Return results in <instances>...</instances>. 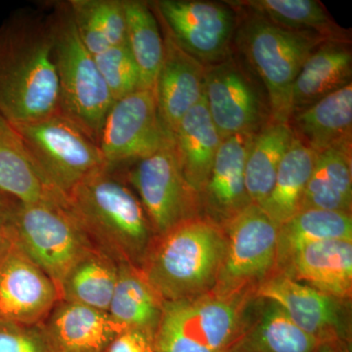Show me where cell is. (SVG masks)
Here are the masks:
<instances>
[{
	"instance_id": "1",
	"label": "cell",
	"mask_w": 352,
	"mask_h": 352,
	"mask_svg": "<svg viewBox=\"0 0 352 352\" xmlns=\"http://www.w3.org/2000/svg\"><path fill=\"white\" fill-rule=\"evenodd\" d=\"M60 113V90L47 15L11 14L0 25V116L24 124Z\"/></svg>"
},
{
	"instance_id": "2",
	"label": "cell",
	"mask_w": 352,
	"mask_h": 352,
	"mask_svg": "<svg viewBox=\"0 0 352 352\" xmlns=\"http://www.w3.org/2000/svg\"><path fill=\"white\" fill-rule=\"evenodd\" d=\"M66 200L97 248L118 263L140 268L155 234L138 196L111 168L88 175Z\"/></svg>"
},
{
	"instance_id": "3",
	"label": "cell",
	"mask_w": 352,
	"mask_h": 352,
	"mask_svg": "<svg viewBox=\"0 0 352 352\" xmlns=\"http://www.w3.org/2000/svg\"><path fill=\"white\" fill-rule=\"evenodd\" d=\"M226 249L214 221L190 217L157 236L140 270L164 302L197 298L217 284Z\"/></svg>"
},
{
	"instance_id": "4",
	"label": "cell",
	"mask_w": 352,
	"mask_h": 352,
	"mask_svg": "<svg viewBox=\"0 0 352 352\" xmlns=\"http://www.w3.org/2000/svg\"><path fill=\"white\" fill-rule=\"evenodd\" d=\"M47 14L60 90V113L98 144L113 98L94 56L76 31L68 1L52 4Z\"/></svg>"
},
{
	"instance_id": "5",
	"label": "cell",
	"mask_w": 352,
	"mask_h": 352,
	"mask_svg": "<svg viewBox=\"0 0 352 352\" xmlns=\"http://www.w3.org/2000/svg\"><path fill=\"white\" fill-rule=\"evenodd\" d=\"M7 217L14 242L54 282L59 294L69 271L96 247L67 200L23 203L8 196Z\"/></svg>"
},
{
	"instance_id": "6",
	"label": "cell",
	"mask_w": 352,
	"mask_h": 352,
	"mask_svg": "<svg viewBox=\"0 0 352 352\" xmlns=\"http://www.w3.org/2000/svg\"><path fill=\"white\" fill-rule=\"evenodd\" d=\"M245 20L240 43L267 91L270 120L289 124L294 82L307 58L326 39L278 27L252 13Z\"/></svg>"
},
{
	"instance_id": "7",
	"label": "cell",
	"mask_w": 352,
	"mask_h": 352,
	"mask_svg": "<svg viewBox=\"0 0 352 352\" xmlns=\"http://www.w3.org/2000/svg\"><path fill=\"white\" fill-rule=\"evenodd\" d=\"M240 305L239 293L164 302L156 352H230L244 332Z\"/></svg>"
},
{
	"instance_id": "8",
	"label": "cell",
	"mask_w": 352,
	"mask_h": 352,
	"mask_svg": "<svg viewBox=\"0 0 352 352\" xmlns=\"http://www.w3.org/2000/svg\"><path fill=\"white\" fill-rule=\"evenodd\" d=\"M11 124L43 179L65 198L88 175L109 168L98 145L63 113Z\"/></svg>"
},
{
	"instance_id": "9",
	"label": "cell",
	"mask_w": 352,
	"mask_h": 352,
	"mask_svg": "<svg viewBox=\"0 0 352 352\" xmlns=\"http://www.w3.org/2000/svg\"><path fill=\"white\" fill-rule=\"evenodd\" d=\"M173 140L157 111L155 90L139 88L113 101L102 126L98 147L109 168L154 154Z\"/></svg>"
},
{
	"instance_id": "10",
	"label": "cell",
	"mask_w": 352,
	"mask_h": 352,
	"mask_svg": "<svg viewBox=\"0 0 352 352\" xmlns=\"http://www.w3.org/2000/svg\"><path fill=\"white\" fill-rule=\"evenodd\" d=\"M228 223L226 258L215 284L220 295L239 293L266 276L277 261L279 226L263 208L250 204Z\"/></svg>"
},
{
	"instance_id": "11",
	"label": "cell",
	"mask_w": 352,
	"mask_h": 352,
	"mask_svg": "<svg viewBox=\"0 0 352 352\" xmlns=\"http://www.w3.org/2000/svg\"><path fill=\"white\" fill-rule=\"evenodd\" d=\"M153 232L161 236L191 217L197 195L185 182L173 141L135 162L127 175Z\"/></svg>"
},
{
	"instance_id": "12",
	"label": "cell",
	"mask_w": 352,
	"mask_h": 352,
	"mask_svg": "<svg viewBox=\"0 0 352 352\" xmlns=\"http://www.w3.org/2000/svg\"><path fill=\"white\" fill-rule=\"evenodd\" d=\"M151 6L178 44L201 64L231 56L237 19L230 7L200 0H160Z\"/></svg>"
},
{
	"instance_id": "13",
	"label": "cell",
	"mask_w": 352,
	"mask_h": 352,
	"mask_svg": "<svg viewBox=\"0 0 352 352\" xmlns=\"http://www.w3.org/2000/svg\"><path fill=\"white\" fill-rule=\"evenodd\" d=\"M204 96L222 140L243 132L258 131L266 124L258 92L231 56L205 66Z\"/></svg>"
},
{
	"instance_id": "14",
	"label": "cell",
	"mask_w": 352,
	"mask_h": 352,
	"mask_svg": "<svg viewBox=\"0 0 352 352\" xmlns=\"http://www.w3.org/2000/svg\"><path fill=\"white\" fill-rule=\"evenodd\" d=\"M60 300L54 282L12 239L0 261V321L38 325Z\"/></svg>"
},
{
	"instance_id": "15",
	"label": "cell",
	"mask_w": 352,
	"mask_h": 352,
	"mask_svg": "<svg viewBox=\"0 0 352 352\" xmlns=\"http://www.w3.org/2000/svg\"><path fill=\"white\" fill-rule=\"evenodd\" d=\"M159 24L164 38V60L155 94L160 118L173 136L183 117L204 98L205 65L183 50L160 21Z\"/></svg>"
},
{
	"instance_id": "16",
	"label": "cell",
	"mask_w": 352,
	"mask_h": 352,
	"mask_svg": "<svg viewBox=\"0 0 352 352\" xmlns=\"http://www.w3.org/2000/svg\"><path fill=\"white\" fill-rule=\"evenodd\" d=\"M51 352H104L124 331L108 312L60 300L41 323Z\"/></svg>"
},
{
	"instance_id": "17",
	"label": "cell",
	"mask_w": 352,
	"mask_h": 352,
	"mask_svg": "<svg viewBox=\"0 0 352 352\" xmlns=\"http://www.w3.org/2000/svg\"><path fill=\"white\" fill-rule=\"evenodd\" d=\"M258 295L277 303L291 320L320 342L338 337L339 316L333 298L291 276H277L259 287Z\"/></svg>"
},
{
	"instance_id": "18",
	"label": "cell",
	"mask_w": 352,
	"mask_h": 352,
	"mask_svg": "<svg viewBox=\"0 0 352 352\" xmlns=\"http://www.w3.org/2000/svg\"><path fill=\"white\" fill-rule=\"evenodd\" d=\"M289 124L294 136L316 154L351 149L352 83L294 113Z\"/></svg>"
},
{
	"instance_id": "19",
	"label": "cell",
	"mask_w": 352,
	"mask_h": 352,
	"mask_svg": "<svg viewBox=\"0 0 352 352\" xmlns=\"http://www.w3.org/2000/svg\"><path fill=\"white\" fill-rule=\"evenodd\" d=\"M256 132H243L221 141L201 191L208 210L227 221L252 204L245 190V166Z\"/></svg>"
},
{
	"instance_id": "20",
	"label": "cell",
	"mask_w": 352,
	"mask_h": 352,
	"mask_svg": "<svg viewBox=\"0 0 352 352\" xmlns=\"http://www.w3.org/2000/svg\"><path fill=\"white\" fill-rule=\"evenodd\" d=\"M292 276L331 298L351 295L352 240H327L305 245L291 258Z\"/></svg>"
},
{
	"instance_id": "21",
	"label": "cell",
	"mask_w": 352,
	"mask_h": 352,
	"mask_svg": "<svg viewBox=\"0 0 352 352\" xmlns=\"http://www.w3.org/2000/svg\"><path fill=\"white\" fill-rule=\"evenodd\" d=\"M173 141L185 182L198 196L205 188L222 141L205 96L180 120Z\"/></svg>"
},
{
	"instance_id": "22",
	"label": "cell",
	"mask_w": 352,
	"mask_h": 352,
	"mask_svg": "<svg viewBox=\"0 0 352 352\" xmlns=\"http://www.w3.org/2000/svg\"><path fill=\"white\" fill-rule=\"evenodd\" d=\"M352 54L349 43L326 41L310 54L292 90V115L351 85Z\"/></svg>"
},
{
	"instance_id": "23",
	"label": "cell",
	"mask_w": 352,
	"mask_h": 352,
	"mask_svg": "<svg viewBox=\"0 0 352 352\" xmlns=\"http://www.w3.org/2000/svg\"><path fill=\"white\" fill-rule=\"evenodd\" d=\"M0 192L23 201L66 200L36 170L19 134L0 116Z\"/></svg>"
},
{
	"instance_id": "24",
	"label": "cell",
	"mask_w": 352,
	"mask_h": 352,
	"mask_svg": "<svg viewBox=\"0 0 352 352\" xmlns=\"http://www.w3.org/2000/svg\"><path fill=\"white\" fill-rule=\"evenodd\" d=\"M164 303L140 268L119 263L117 283L108 314L120 328L155 333L163 314Z\"/></svg>"
},
{
	"instance_id": "25",
	"label": "cell",
	"mask_w": 352,
	"mask_h": 352,
	"mask_svg": "<svg viewBox=\"0 0 352 352\" xmlns=\"http://www.w3.org/2000/svg\"><path fill=\"white\" fill-rule=\"evenodd\" d=\"M118 272L119 263L94 247L69 271L60 287V298L63 302L108 312Z\"/></svg>"
},
{
	"instance_id": "26",
	"label": "cell",
	"mask_w": 352,
	"mask_h": 352,
	"mask_svg": "<svg viewBox=\"0 0 352 352\" xmlns=\"http://www.w3.org/2000/svg\"><path fill=\"white\" fill-rule=\"evenodd\" d=\"M351 149L333 148L318 153L303 196L302 210L351 214Z\"/></svg>"
},
{
	"instance_id": "27",
	"label": "cell",
	"mask_w": 352,
	"mask_h": 352,
	"mask_svg": "<svg viewBox=\"0 0 352 352\" xmlns=\"http://www.w3.org/2000/svg\"><path fill=\"white\" fill-rule=\"evenodd\" d=\"M317 154L294 136L278 168L274 184L261 208L278 226L302 210L303 196Z\"/></svg>"
},
{
	"instance_id": "28",
	"label": "cell",
	"mask_w": 352,
	"mask_h": 352,
	"mask_svg": "<svg viewBox=\"0 0 352 352\" xmlns=\"http://www.w3.org/2000/svg\"><path fill=\"white\" fill-rule=\"evenodd\" d=\"M294 133L289 124L270 120L254 136L245 166V184L252 204L261 207L270 196L278 168Z\"/></svg>"
},
{
	"instance_id": "29",
	"label": "cell",
	"mask_w": 352,
	"mask_h": 352,
	"mask_svg": "<svg viewBox=\"0 0 352 352\" xmlns=\"http://www.w3.org/2000/svg\"><path fill=\"white\" fill-rule=\"evenodd\" d=\"M228 3L248 8L254 15L284 29L314 32L326 41L349 43L347 32L317 0H245Z\"/></svg>"
},
{
	"instance_id": "30",
	"label": "cell",
	"mask_w": 352,
	"mask_h": 352,
	"mask_svg": "<svg viewBox=\"0 0 352 352\" xmlns=\"http://www.w3.org/2000/svg\"><path fill=\"white\" fill-rule=\"evenodd\" d=\"M126 45L140 74L141 88L155 90L164 60L161 25L151 4L124 0Z\"/></svg>"
},
{
	"instance_id": "31",
	"label": "cell",
	"mask_w": 352,
	"mask_h": 352,
	"mask_svg": "<svg viewBox=\"0 0 352 352\" xmlns=\"http://www.w3.org/2000/svg\"><path fill=\"white\" fill-rule=\"evenodd\" d=\"M76 31L94 56L126 44L124 0H69Z\"/></svg>"
},
{
	"instance_id": "32",
	"label": "cell",
	"mask_w": 352,
	"mask_h": 352,
	"mask_svg": "<svg viewBox=\"0 0 352 352\" xmlns=\"http://www.w3.org/2000/svg\"><path fill=\"white\" fill-rule=\"evenodd\" d=\"M270 302L261 320L243 332L230 352H315L322 342L296 326L277 303Z\"/></svg>"
},
{
	"instance_id": "33",
	"label": "cell",
	"mask_w": 352,
	"mask_h": 352,
	"mask_svg": "<svg viewBox=\"0 0 352 352\" xmlns=\"http://www.w3.org/2000/svg\"><path fill=\"white\" fill-rule=\"evenodd\" d=\"M327 240H352L351 214L302 210L279 226L278 258L289 259L305 245Z\"/></svg>"
},
{
	"instance_id": "34",
	"label": "cell",
	"mask_w": 352,
	"mask_h": 352,
	"mask_svg": "<svg viewBox=\"0 0 352 352\" xmlns=\"http://www.w3.org/2000/svg\"><path fill=\"white\" fill-rule=\"evenodd\" d=\"M94 59L113 101L141 88L140 74L126 44L108 48Z\"/></svg>"
},
{
	"instance_id": "35",
	"label": "cell",
	"mask_w": 352,
	"mask_h": 352,
	"mask_svg": "<svg viewBox=\"0 0 352 352\" xmlns=\"http://www.w3.org/2000/svg\"><path fill=\"white\" fill-rule=\"evenodd\" d=\"M0 352H51L41 324L0 321Z\"/></svg>"
},
{
	"instance_id": "36",
	"label": "cell",
	"mask_w": 352,
	"mask_h": 352,
	"mask_svg": "<svg viewBox=\"0 0 352 352\" xmlns=\"http://www.w3.org/2000/svg\"><path fill=\"white\" fill-rule=\"evenodd\" d=\"M154 335L138 329H129L118 333L104 352H156Z\"/></svg>"
},
{
	"instance_id": "37",
	"label": "cell",
	"mask_w": 352,
	"mask_h": 352,
	"mask_svg": "<svg viewBox=\"0 0 352 352\" xmlns=\"http://www.w3.org/2000/svg\"><path fill=\"white\" fill-rule=\"evenodd\" d=\"M7 201L8 196L0 192V261L12 242L7 217Z\"/></svg>"
},
{
	"instance_id": "38",
	"label": "cell",
	"mask_w": 352,
	"mask_h": 352,
	"mask_svg": "<svg viewBox=\"0 0 352 352\" xmlns=\"http://www.w3.org/2000/svg\"><path fill=\"white\" fill-rule=\"evenodd\" d=\"M315 352H339L333 342H322Z\"/></svg>"
}]
</instances>
